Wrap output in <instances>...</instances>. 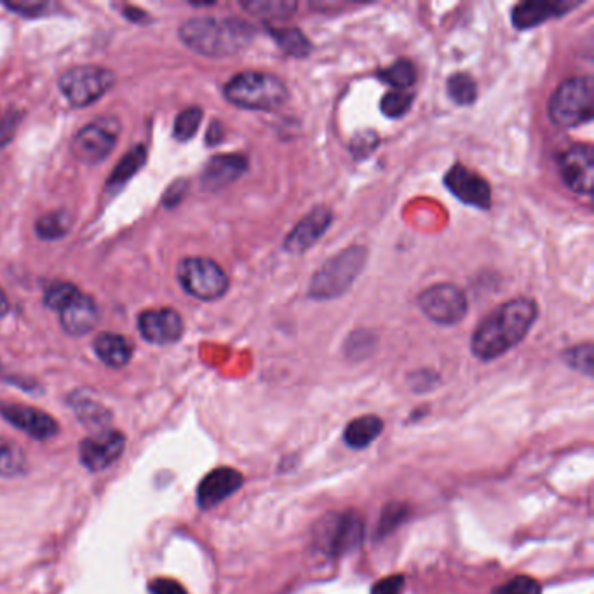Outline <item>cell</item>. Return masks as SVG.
<instances>
[{"mask_svg":"<svg viewBox=\"0 0 594 594\" xmlns=\"http://www.w3.org/2000/svg\"><path fill=\"white\" fill-rule=\"evenodd\" d=\"M539 316L535 300L518 297L500 305L474 331L471 351L481 361L504 356L527 338Z\"/></svg>","mask_w":594,"mask_h":594,"instance_id":"cell-1","label":"cell"},{"mask_svg":"<svg viewBox=\"0 0 594 594\" xmlns=\"http://www.w3.org/2000/svg\"><path fill=\"white\" fill-rule=\"evenodd\" d=\"M187 48L208 58L241 53L255 37V30L237 18H192L180 28Z\"/></svg>","mask_w":594,"mask_h":594,"instance_id":"cell-2","label":"cell"},{"mask_svg":"<svg viewBox=\"0 0 594 594\" xmlns=\"http://www.w3.org/2000/svg\"><path fill=\"white\" fill-rule=\"evenodd\" d=\"M225 98L239 108L269 112L283 107L290 98V91L277 75L250 70L234 75L227 82Z\"/></svg>","mask_w":594,"mask_h":594,"instance_id":"cell-3","label":"cell"},{"mask_svg":"<svg viewBox=\"0 0 594 594\" xmlns=\"http://www.w3.org/2000/svg\"><path fill=\"white\" fill-rule=\"evenodd\" d=\"M368 251L363 246H352L324 262L312 276L309 297L314 300H333L342 297L365 269Z\"/></svg>","mask_w":594,"mask_h":594,"instance_id":"cell-4","label":"cell"},{"mask_svg":"<svg viewBox=\"0 0 594 594\" xmlns=\"http://www.w3.org/2000/svg\"><path fill=\"white\" fill-rule=\"evenodd\" d=\"M594 82L591 75H577L561 82L549 100V117L560 128H577L593 119Z\"/></svg>","mask_w":594,"mask_h":594,"instance_id":"cell-5","label":"cell"},{"mask_svg":"<svg viewBox=\"0 0 594 594\" xmlns=\"http://www.w3.org/2000/svg\"><path fill=\"white\" fill-rule=\"evenodd\" d=\"M365 539V521L356 511L330 513L314 528V544L328 558H340L356 551Z\"/></svg>","mask_w":594,"mask_h":594,"instance_id":"cell-6","label":"cell"},{"mask_svg":"<svg viewBox=\"0 0 594 594\" xmlns=\"http://www.w3.org/2000/svg\"><path fill=\"white\" fill-rule=\"evenodd\" d=\"M178 279L190 297L204 302L222 298L230 284L225 270L215 260L203 257L185 258L178 269Z\"/></svg>","mask_w":594,"mask_h":594,"instance_id":"cell-7","label":"cell"},{"mask_svg":"<svg viewBox=\"0 0 594 594\" xmlns=\"http://www.w3.org/2000/svg\"><path fill=\"white\" fill-rule=\"evenodd\" d=\"M115 77L102 67H75L61 75L60 89L74 107L98 102L114 86Z\"/></svg>","mask_w":594,"mask_h":594,"instance_id":"cell-8","label":"cell"},{"mask_svg":"<svg viewBox=\"0 0 594 594\" xmlns=\"http://www.w3.org/2000/svg\"><path fill=\"white\" fill-rule=\"evenodd\" d=\"M419 307L427 319L441 326L462 323L469 311L466 293L452 283L432 284L422 291Z\"/></svg>","mask_w":594,"mask_h":594,"instance_id":"cell-9","label":"cell"},{"mask_svg":"<svg viewBox=\"0 0 594 594\" xmlns=\"http://www.w3.org/2000/svg\"><path fill=\"white\" fill-rule=\"evenodd\" d=\"M119 136V122L115 119H100L82 128L72 142V154L82 164H98L105 161L115 149Z\"/></svg>","mask_w":594,"mask_h":594,"instance_id":"cell-10","label":"cell"},{"mask_svg":"<svg viewBox=\"0 0 594 594\" xmlns=\"http://www.w3.org/2000/svg\"><path fill=\"white\" fill-rule=\"evenodd\" d=\"M124 448H126V436L122 432L105 429V431L96 432L95 436L82 439L79 457H81L82 466L96 473V471H105L121 459Z\"/></svg>","mask_w":594,"mask_h":594,"instance_id":"cell-11","label":"cell"},{"mask_svg":"<svg viewBox=\"0 0 594 594\" xmlns=\"http://www.w3.org/2000/svg\"><path fill=\"white\" fill-rule=\"evenodd\" d=\"M445 185L462 203L474 206L478 210H490L492 189L485 178L474 173L473 169L462 164H453L445 175Z\"/></svg>","mask_w":594,"mask_h":594,"instance_id":"cell-12","label":"cell"},{"mask_svg":"<svg viewBox=\"0 0 594 594\" xmlns=\"http://www.w3.org/2000/svg\"><path fill=\"white\" fill-rule=\"evenodd\" d=\"M560 173L568 189L579 196H591L594 182V154L591 145H574L560 157Z\"/></svg>","mask_w":594,"mask_h":594,"instance_id":"cell-13","label":"cell"},{"mask_svg":"<svg viewBox=\"0 0 594 594\" xmlns=\"http://www.w3.org/2000/svg\"><path fill=\"white\" fill-rule=\"evenodd\" d=\"M244 485V476L234 467H216L204 476L197 488V504L201 509H213L229 499Z\"/></svg>","mask_w":594,"mask_h":594,"instance_id":"cell-14","label":"cell"},{"mask_svg":"<svg viewBox=\"0 0 594 594\" xmlns=\"http://www.w3.org/2000/svg\"><path fill=\"white\" fill-rule=\"evenodd\" d=\"M333 222V213L330 208L318 206L305 215L300 222L295 225V229L284 239V250L295 255H302L311 248L312 244L318 243L324 236V232L330 229Z\"/></svg>","mask_w":594,"mask_h":594,"instance_id":"cell-15","label":"cell"},{"mask_svg":"<svg viewBox=\"0 0 594 594\" xmlns=\"http://www.w3.org/2000/svg\"><path fill=\"white\" fill-rule=\"evenodd\" d=\"M0 415L16 429H20L37 441L51 439L58 434L56 420L48 413L41 412L32 406L0 405Z\"/></svg>","mask_w":594,"mask_h":594,"instance_id":"cell-16","label":"cell"},{"mask_svg":"<svg viewBox=\"0 0 594 594\" xmlns=\"http://www.w3.org/2000/svg\"><path fill=\"white\" fill-rule=\"evenodd\" d=\"M138 328L150 344L166 345L180 340L183 335V319L173 309L145 311L138 319Z\"/></svg>","mask_w":594,"mask_h":594,"instance_id":"cell-17","label":"cell"},{"mask_svg":"<svg viewBox=\"0 0 594 594\" xmlns=\"http://www.w3.org/2000/svg\"><path fill=\"white\" fill-rule=\"evenodd\" d=\"M58 314L63 330L74 337H82L95 330L98 323V307L95 300L89 295H82L81 291H77L74 297L61 307Z\"/></svg>","mask_w":594,"mask_h":594,"instance_id":"cell-18","label":"cell"},{"mask_svg":"<svg viewBox=\"0 0 594 594\" xmlns=\"http://www.w3.org/2000/svg\"><path fill=\"white\" fill-rule=\"evenodd\" d=\"M579 6L577 0H554V2H521L511 13L514 27L518 30H530L553 20L556 16H563Z\"/></svg>","mask_w":594,"mask_h":594,"instance_id":"cell-19","label":"cell"},{"mask_svg":"<svg viewBox=\"0 0 594 594\" xmlns=\"http://www.w3.org/2000/svg\"><path fill=\"white\" fill-rule=\"evenodd\" d=\"M248 171V159L241 154H223L211 159L203 171V187L210 192L225 189Z\"/></svg>","mask_w":594,"mask_h":594,"instance_id":"cell-20","label":"cell"},{"mask_svg":"<svg viewBox=\"0 0 594 594\" xmlns=\"http://www.w3.org/2000/svg\"><path fill=\"white\" fill-rule=\"evenodd\" d=\"M384 432V422L377 415H363L345 427L344 443L352 450H365Z\"/></svg>","mask_w":594,"mask_h":594,"instance_id":"cell-21","label":"cell"},{"mask_svg":"<svg viewBox=\"0 0 594 594\" xmlns=\"http://www.w3.org/2000/svg\"><path fill=\"white\" fill-rule=\"evenodd\" d=\"M95 352L110 368H122L129 363L133 349L126 338L115 333H103L95 340Z\"/></svg>","mask_w":594,"mask_h":594,"instance_id":"cell-22","label":"cell"},{"mask_svg":"<svg viewBox=\"0 0 594 594\" xmlns=\"http://www.w3.org/2000/svg\"><path fill=\"white\" fill-rule=\"evenodd\" d=\"M75 415L79 417L84 426L95 429L96 432L105 431L108 422H110V412L105 406L96 403L93 399L77 398L74 399Z\"/></svg>","mask_w":594,"mask_h":594,"instance_id":"cell-23","label":"cell"},{"mask_svg":"<svg viewBox=\"0 0 594 594\" xmlns=\"http://www.w3.org/2000/svg\"><path fill=\"white\" fill-rule=\"evenodd\" d=\"M270 35L276 39L277 46L284 53L295 58H305L312 51L311 42L298 28H276L270 30Z\"/></svg>","mask_w":594,"mask_h":594,"instance_id":"cell-24","label":"cell"},{"mask_svg":"<svg viewBox=\"0 0 594 594\" xmlns=\"http://www.w3.org/2000/svg\"><path fill=\"white\" fill-rule=\"evenodd\" d=\"M378 77L394 88V91H405L412 88L417 81V70L410 60H398L391 67L378 72Z\"/></svg>","mask_w":594,"mask_h":594,"instance_id":"cell-25","label":"cell"},{"mask_svg":"<svg viewBox=\"0 0 594 594\" xmlns=\"http://www.w3.org/2000/svg\"><path fill=\"white\" fill-rule=\"evenodd\" d=\"M244 9L255 16L270 18V20H286L291 18L297 11V2H284V0H255V2H244Z\"/></svg>","mask_w":594,"mask_h":594,"instance_id":"cell-26","label":"cell"},{"mask_svg":"<svg viewBox=\"0 0 594 594\" xmlns=\"http://www.w3.org/2000/svg\"><path fill=\"white\" fill-rule=\"evenodd\" d=\"M446 89H448V96L452 98V102L462 105V107L473 105L476 102V98H478V86H476L473 77L462 74V72L460 74H453L448 79Z\"/></svg>","mask_w":594,"mask_h":594,"instance_id":"cell-27","label":"cell"},{"mask_svg":"<svg viewBox=\"0 0 594 594\" xmlns=\"http://www.w3.org/2000/svg\"><path fill=\"white\" fill-rule=\"evenodd\" d=\"M27 459L21 452L20 446L14 445L11 441H0V476L2 478H13L25 473Z\"/></svg>","mask_w":594,"mask_h":594,"instance_id":"cell-28","label":"cell"},{"mask_svg":"<svg viewBox=\"0 0 594 594\" xmlns=\"http://www.w3.org/2000/svg\"><path fill=\"white\" fill-rule=\"evenodd\" d=\"M410 516V507L403 504V502H391L382 509L380 520L377 525V537H387V535L396 532Z\"/></svg>","mask_w":594,"mask_h":594,"instance_id":"cell-29","label":"cell"},{"mask_svg":"<svg viewBox=\"0 0 594 594\" xmlns=\"http://www.w3.org/2000/svg\"><path fill=\"white\" fill-rule=\"evenodd\" d=\"M35 229H37V234L42 239H49V241L60 239L70 229V216L67 213H63V211H54V213H49V215L39 218Z\"/></svg>","mask_w":594,"mask_h":594,"instance_id":"cell-30","label":"cell"},{"mask_svg":"<svg viewBox=\"0 0 594 594\" xmlns=\"http://www.w3.org/2000/svg\"><path fill=\"white\" fill-rule=\"evenodd\" d=\"M143 162H145V147H136L133 152H129L128 156L122 159L108 185L114 189L119 185H124L138 169L142 168Z\"/></svg>","mask_w":594,"mask_h":594,"instance_id":"cell-31","label":"cell"},{"mask_svg":"<svg viewBox=\"0 0 594 594\" xmlns=\"http://www.w3.org/2000/svg\"><path fill=\"white\" fill-rule=\"evenodd\" d=\"M203 121V110L199 107H190L183 110L182 114L176 117L175 121V136L182 142H187L190 138H194L197 129L201 126Z\"/></svg>","mask_w":594,"mask_h":594,"instance_id":"cell-32","label":"cell"},{"mask_svg":"<svg viewBox=\"0 0 594 594\" xmlns=\"http://www.w3.org/2000/svg\"><path fill=\"white\" fill-rule=\"evenodd\" d=\"M413 96L405 91H389L380 102V110L389 119H399L412 108Z\"/></svg>","mask_w":594,"mask_h":594,"instance_id":"cell-33","label":"cell"},{"mask_svg":"<svg viewBox=\"0 0 594 594\" xmlns=\"http://www.w3.org/2000/svg\"><path fill=\"white\" fill-rule=\"evenodd\" d=\"M563 359H565V363H567L570 368H574L577 372L584 373V375H588V377L593 375V345H575V347L568 349V351L563 354Z\"/></svg>","mask_w":594,"mask_h":594,"instance_id":"cell-34","label":"cell"},{"mask_svg":"<svg viewBox=\"0 0 594 594\" xmlns=\"http://www.w3.org/2000/svg\"><path fill=\"white\" fill-rule=\"evenodd\" d=\"M492 594H542L539 582L528 577V575H518L506 584H502L500 588L493 589Z\"/></svg>","mask_w":594,"mask_h":594,"instance_id":"cell-35","label":"cell"},{"mask_svg":"<svg viewBox=\"0 0 594 594\" xmlns=\"http://www.w3.org/2000/svg\"><path fill=\"white\" fill-rule=\"evenodd\" d=\"M77 288L68 283H56L46 291L44 295V304L48 305L51 311H60L63 305L67 304L70 298L77 293Z\"/></svg>","mask_w":594,"mask_h":594,"instance_id":"cell-36","label":"cell"},{"mask_svg":"<svg viewBox=\"0 0 594 594\" xmlns=\"http://www.w3.org/2000/svg\"><path fill=\"white\" fill-rule=\"evenodd\" d=\"M380 138H378L375 131H363L359 135L354 136L351 143L352 154L356 159H363L372 154L373 150L377 149Z\"/></svg>","mask_w":594,"mask_h":594,"instance_id":"cell-37","label":"cell"},{"mask_svg":"<svg viewBox=\"0 0 594 594\" xmlns=\"http://www.w3.org/2000/svg\"><path fill=\"white\" fill-rule=\"evenodd\" d=\"M439 377L431 370H420L408 377V384L415 392H427L438 385Z\"/></svg>","mask_w":594,"mask_h":594,"instance_id":"cell-38","label":"cell"},{"mask_svg":"<svg viewBox=\"0 0 594 594\" xmlns=\"http://www.w3.org/2000/svg\"><path fill=\"white\" fill-rule=\"evenodd\" d=\"M405 588V577L403 575H391L375 582L372 594H401Z\"/></svg>","mask_w":594,"mask_h":594,"instance_id":"cell-39","label":"cell"},{"mask_svg":"<svg viewBox=\"0 0 594 594\" xmlns=\"http://www.w3.org/2000/svg\"><path fill=\"white\" fill-rule=\"evenodd\" d=\"M149 591L150 594H187L180 582L166 577H159L150 582Z\"/></svg>","mask_w":594,"mask_h":594,"instance_id":"cell-40","label":"cell"},{"mask_svg":"<svg viewBox=\"0 0 594 594\" xmlns=\"http://www.w3.org/2000/svg\"><path fill=\"white\" fill-rule=\"evenodd\" d=\"M48 4H44V2H37V0H32V2H13V4H7L9 9H13L16 13L23 14V16H37V14H41L44 9H46Z\"/></svg>","mask_w":594,"mask_h":594,"instance_id":"cell-41","label":"cell"},{"mask_svg":"<svg viewBox=\"0 0 594 594\" xmlns=\"http://www.w3.org/2000/svg\"><path fill=\"white\" fill-rule=\"evenodd\" d=\"M16 124H18L16 114L7 115L6 119L2 121V124H0V145H4V143L9 142L13 138L14 131H16Z\"/></svg>","mask_w":594,"mask_h":594,"instance_id":"cell-42","label":"cell"},{"mask_svg":"<svg viewBox=\"0 0 594 594\" xmlns=\"http://www.w3.org/2000/svg\"><path fill=\"white\" fill-rule=\"evenodd\" d=\"M185 183L178 182L171 187V189L166 192V197H164V203L166 206H176V204L180 203L183 199V194H185Z\"/></svg>","mask_w":594,"mask_h":594,"instance_id":"cell-43","label":"cell"},{"mask_svg":"<svg viewBox=\"0 0 594 594\" xmlns=\"http://www.w3.org/2000/svg\"><path fill=\"white\" fill-rule=\"evenodd\" d=\"M208 145H216V143L222 142L223 138V128L220 122H213L211 124L210 131H208Z\"/></svg>","mask_w":594,"mask_h":594,"instance_id":"cell-44","label":"cell"},{"mask_svg":"<svg viewBox=\"0 0 594 594\" xmlns=\"http://www.w3.org/2000/svg\"><path fill=\"white\" fill-rule=\"evenodd\" d=\"M9 311V300H7L6 293L0 288V319L6 316Z\"/></svg>","mask_w":594,"mask_h":594,"instance_id":"cell-45","label":"cell"}]
</instances>
